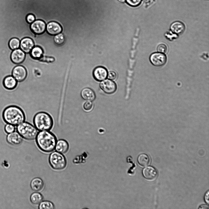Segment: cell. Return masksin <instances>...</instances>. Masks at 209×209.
<instances>
[{"label": "cell", "instance_id": "13", "mask_svg": "<svg viewBox=\"0 0 209 209\" xmlns=\"http://www.w3.org/2000/svg\"><path fill=\"white\" fill-rule=\"evenodd\" d=\"M107 71L104 67L99 66L95 68L93 72L94 78L98 81L105 80L107 76Z\"/></svg>", "mask_w": 209, "mask_h": 209}, {"label": "cell", "instance_id": "23", "mask_svg": "<svg viewBox=\"0 0 209 209\" xmlns=\"http://www.w3.org/2000/svg\"><path fill=\"white\" fill-rule=\"evenodd\" d=\"M43 197L39 193L35 192L32 193L30 197L31 203L35 205L39 204L43 200Z\"/></svg>", "mask_w": 209, "mask_h": 209}, {"label": "cell", "instance_id": "18", "mask_svg": "<svg viewBox=\"0 0 209 209\" xmlns=\"http://www.w3.org/2000/svg\"><path fill=\"white\" fill-rule=\"evenodd\" d=\"M3 84L4 87L6 89L12 90L17 86V81L12 76H9L4 79Z\"/></svg>", "mask_w": 209, "mask_h": 209}, {"label": "cell", "instance_id": "4", "mask_svg": "<svg viewBox=\"0 0 209 209\" xmlns=\"http://www.w3.org/2000/svg\"><path fill=\"white\" fill-rule=\"evenodd\" d=\"M17 131L22 137L28 140L35 139L38 133L35 126L26 122H23L18 125Z\"/></svg>", "mask_w": 209, "mask_h": 209}, {"label": "cell", "instance_id": "32", "mask_svg": "<svg viewBox=\"0 0 209 209\" xmlns=\"http://www.w3.org/2000/svg\"><path fill=\"white\" fill-rule=\"evenodd\" d=\"M108 78L110 80H114L116 78L117 74L116 73L113 71H111L108 73L107 76Z\"/></svg>", "mask_w": 209, "mask_h": 209}, {"label": "cell", "instance_id": "7", "mask_svg": "<svg viewBox=\"0 0 209 209\" xmlns=\"http://www.w3.org/2000/svg\"><path fill=\"white\" fill-rule=\"evenodd\" d=\"M27 75V70L24 67L18 65L13 68L12 76L18 82H21L26 79Z\"/></svg>", "mask_w": 209, "mask_h": 209}, {"label": "cell", "instance_id": "5", "mask_svg": "<svg viewBox=\"0 0 209 209\" xmlns=\"http://www.w3.org/2000/svg\"><path fill=\"white\" fill-rule=\"evenodd\" d=\"M49 162L54 169L61 170L64 169L66 165V160L62 154L57 151L52 153L49 157Z\"/></svg>", "mask_w": 209, "mask_h": 209}, {"label": "cell", "instance_id": "27", "mask_svg": "<svg viewBox=\"0 0 209 209\" xmlns=\"http://www.w3.org/2000/svg\"><path fill=\"white\" fill-rule=\"evenodd\" d=\"M126 3L129 6L133 7L139 6L141 3L142 0H125Z\"/></svg>", "mask_w": 209, "mask_h": 209}, {"label": "cell", "instance_id": "12", "mask_svg": "<svg viewBox=\"0 0 209 209\" xmlns=\"http://www.w3.org/2000/svg\"><path fill=\"white\" fill-rule=\"evenodd\" d=\"M35 46L32 39L28 37H26L20 41V48L25 53H29Z\"/></svg>", "mask_w": 209, "mask_h": 209}, {"label": "cell", "instance_id": "17", "mask_svg": "<svg viewBox=\"0 0 209 209\" xmlns=\"http://www.w3.org/2000/svg\"><path fill=\"white\" fill-rule=\"evenodd\" d=\"M143 175L146 179L152 180L155 179L157 175V172L153 167L149 166L144 168L143 170Z\"/></svg>", "mask_w": 209, "mask_h": 209}, {"label": "cell", "instance_id": "21", "mask_svg": "<svg viewBox=\"0 0 209 209\" xmlns=\"http://www.w3.org/2000/svg\"><path fill=\"white\" fill-rule=\"evenodd\" d=\"M43 53L42 49L38 46H35L29 53L31 57L36 59H38L42 57Z\"/></svg>", "mask_w": 209, "mask_h": 209}, {"label": "cell", "instance_id": "29", "mask_svg": "<svg viewBox=\"0 0 209 209\" xmlns=\"http://www.w3.org/2000/svg\"><path fill=\"white\" fill-rule=\"evenodd\" d=\"M93 106V104L92 101H87L83 105L84 109L86 111H89L91 110Z\"/></svg>", "mask_w": 209, "mask_h": 209}, {"label": "cell", "instance_id": "3", "mask_svg": "<svg viewBox=\"0 0 209 209\" xmlns=\"http://www.w3.org/2000/svg\"><path fill=\"white\" fill-rule=\"evenodd\" d=\"M33 122L35 127L40 131L49 130L53 125L52 117L48 113L44 112L36 113L34 117Z\"/></svg>", "mask_w": 209, "mask_h": 209}, {"label": "cell", "instance_id": "24", "mask_svg": "<svg viewBox=\"0 0 209 209\" xmlns=\"http://www.w3.org/2000/svg\"><path fill=\"white\" fill-rule=\"evenodd\" d=\"M20 41L16 38H13L10 39L9 45L12 50L20 48Z\"/></svg>", "mask_w": 209, "mask_h": 209}, {"label": "cell", "instance_id": "22", "mask_svg": "<svg viewBox=\"0 0 209 209\" xmlns=\"http://www.w3.org/2000/svg\"><path fill=\"white\" fill-rule=\"evenodd\" d=\"M137 161L138 163L141 166H147L150 162V159L146 154H142L138 157Z\"/></svg>", "mask_w": 209, "mask_h": 209}, {"label": "cell", "instance_id": "25", "mask_svg": "<svg viewBox=\"0 0 209 209\" xmlns=\"http://www.w3.org/2000/svg\"><path fill=\"white\" fill-rule=\"evenodd\" d=\"M39 204V209H53L54 208L53 203L49 201H42Z\"/></svg>", "mask_w": 209, "mask_h": 209}, {"label": "cell", "instance_id": "14", "mask_svg": "<svg viewBox=\"0 0 209 209\" xmlns=\"http://www.w3.org/2000/svg\"><path fill=\"white\" fill-rule=\"evenodd\" d=\"M170 29L173 33L177 35H181L185 31V26L182 22L176 21L171 24Z\"/></svg>", "mask_w": 209, "mask_h": 209}, {"label": "cell", "instance_id": "28", "mask_svg": "<svg viewBox=\"0 0 209 209\" xmlns=\"http://www.w3.org/2000/svg\"><path fill=\"white\" fill-rule=\"evenodd\" d=\"M157 50L158 52L165 54L167 52V47L165 44L161 43L157 46Z\"/></svg>", "mask_w": 209, "mask_h": 209}, {"label": "cell", "instance_id": "33", "mask_svg": "<svg viewBox=\"0 0 209 209\" xmlns=\"http://www.w3.org/2000/svg\"><path fill=\"white\" fill-rule=\"evenodd\" d=\"M204 200L206 202L207 204H209V191H208L206 193L204 196Z\"/></svg>", "mask_w": 209, "mask_h": 209}, {"label": "cell", "instance_id": "31", "mask_svg": "<svg viewBox=\"0 0 209 209\" xmlns=\"http://www.w3.org/2000/svg\"><path fill=\"white\" fill-rule=\"evenodd\" d=\"M26 19L28 23L31 24L35 20V18L34 15L29 14L26 16Z\"/></svg>", "mask_w": 209, "mask_h": 209}, {"label": "cell", "instance_id": "9", "mask_svg": "<svg viewBox=\"0 0 209 209\" xmlns=\"http://www.w3.org/2000/svg\"><path fill=\"white\" fill-rule=\"evenodd\" d=\"M100 87L101 89L107 94L114 93L117 89V85L115 83L109 79L104 80L101 82Z\"/></svg>", "mask_w": 209, "mask_h": 209}, {"label": "cell", "instance_id": "6", "mask_svg": "<svg viewBox=\"0 0 209 209\" xmlns=\"http://www.w3.org/2000/svg\"><path fill=\"white\" fill-rule=\"evenodd\" d=\"M149 60L153 65L161 67L166 64L167 58L165 54L158 52L151 54L150 55Z\"/></svg>", "mask_w": 209, "mask_h": 209}, {"label": "cell", "instance_id": "34", "mask_svg": "<svg viewBox=\"0 0 209 209\" xmlns=\"http://www.w3.org/2000/svg\"><path fill=\"white\" fill-rule=\"evenodd\" d=\"M199 208L200 209H208L209 207L207 205L203 204L201 205L200 206Z\"/></svg>", "mask_w": 209, "mask_h": 209}, {"label": "cell", "instance_id": "19", "mask_svg": "<svg viewBox=\"0 0 209 209\" xmlns=\"http://www.w3.org/2000/svg\"><path fill=\"white\" fill-rule=\"evenodd\" d=\"M69 148V144L65 140L60 139L57 141L55 147L57 151L62 154H64L67 152Z\"/></svg>", "mask_w": 209, "mask_h": 209}, {"label": "cell", "instance_id": "10", "mask_svg": "<svg viewBox=\"0 0 209 209\" xmlns=\"http://www.w3.org/2000/svg\"><path fill=\"white\" fill-rule=\"evenodd\" d=\"M46 31L49 35H55L62 32V28L58 23L52 21L46 24Z\"/></svg>", "mask_w": 209, "mask_h": 209}, {"label": "cell", "instance_id": "11", "mask_svg": "<svg viewBox=\"0 0 209 209\" xmlns=\"http://www.w3.org/2000/svg\"><path fill=\"white\" fill-rule=\"evenodd\" d=\"M25 58V53L19 48L13 50L11 55L12 61L17 65L24 61Z\"/></svg>", "mask_w": 209, "mask_h": 209}, {"label": "cell", "instance_id": "15", "mask_svg": "<svg viewBox=\"0 0 209 209\" xmlns=\"http://www.w3.org/2000/svg\"><path fill=\"white\" fill-rule=\"evenodd\" d=\"M7 140L10 144L13 145H18L22 141V137L18 132H13L9 133L7 137Z\"/></svg>", "mask_w": 209, "mask_h": 209}, {"label": "cell", "instance_id": "30", "mask_svg": "<svg viewBox=\"0 0 209 209\" xmlns=\"http://www.w3.org/2000/svg\"><path fill=\"white\" fill-rule=\"evenodd\" d=\"M5 129L7 133H10L14 132L15 127L13 125L7 124L5 126Z\"/></svg>", "mask_w": 209, "mask_h": 209}, {"label": "cell", "instance_id": "8", "mask_svg": "<svg viewBox=\"0 0 209 209\" xmlns=\"http://www.w3.org/2000/svg\"><path fill=\"white\" fill-rule=\"evenodd\" d=\"M46 24L41 20H35L30 25V28L32 32L36 35H40L46 31Z\"/></svg>", "mask_w": 209, "mask_h": 209}, {"label": "cell", "instance_id": "35", "mask_svg": "<svg viewBox=\"0 0 209 209\" xmlns=\"http://www.w3.org/2000/svg\"><path fill=\"white\" fill-rule=\"evenodd\" d=\"M119 1L121 2H124L125 1V0H118Z\"/></svg>", "mask_w": 209, "mask_h": 209}, {"label": "cell", "instance_id": "26", "mask_svg": "<svg viewBox=\"0 0 209 209\" xmlns=\"http://www.w3.org/2000/svg\"><path fill=\"white\" fill-rule=\"evenodd\" d=\"M54 41L57 45H60L63 44L65 41V38L64 35L60 33L54 36Z\"/></svg>", "mask_w": 209, "mask_h": 209}, {"label": "cell", "instance_id": "1", "mask_svg": "<svg viewBox=\"0 0 209 209\" xmlns=\"http://www.w3.org/2000/svg\"><path fill=\"white\" fill-rule=\"evenodd\" d=\"M36 142L39 148L45 152L52 151L55 148L57 142L55 136L48 131H40L35 138Z\"/></svg>", "mask_w": 209, "mask_h": 209}, {"label": "cell", "instance_id": "16", "mask_svg": "<svg viewBox=\"0 0 209 209\" xmlns=\"http://www.w3.org/2000/svg\"><path fill=\"white\" fill-rule=\"evenodd\" d=\"M82 98L87 101H92L95 99L96 95L94 91L91 88H86L81 91Z\"/></svg>", "mask_w": 209, "mask_h": 209}, {"label": "cell", "instance_id": "2", "mask_svg": "<svg viewBox=\"0 0 209 209\" xmlns=\"http://www.w3.org/2000/svg\"><path fill=\"white\" fill-rule=\"evenodd\" d=\"M3 117L6 123L14 126L18 125L25 119L23 110L19 107L15 106L6 108L3 112Z\"/></svg>", "mask_w": 209, "mask_h": 209}, {"label": "cell", "instance_id": "20", "mask_svg": "<svg viewBox=\"0 0 209 209\" xmlns=\"http://www.w3.org/2000/svg\"><path fill=\"white\" fill-rule=\"evenodd\" d=\"M30 186L33 191L38 192L42 190L44 186V183L41 179L37 177L33 178L32 180Z\"/></svg>", "mask_w": 209, "mask_h": 209}]
</instances>
